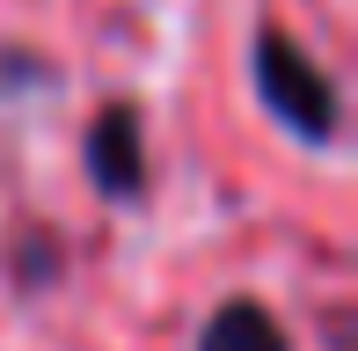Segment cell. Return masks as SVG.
<instances>
[{"instance_id": "obj_1", "label": "cell", "mask_w": 358, "mask_h": 351, "mask_svg": "<svg viewBox=\"0 0 358 351\" xmlns=\"http://www.w3.org/2000/svg\"><path fill=\"white\" fill-rule=\"evenodd\" d=\"M256 95L278 110L292 132H307V139H329L336 132V81L300 52V44H285L278 29L256 37Z\"/></svg>"}, {"instance_id": "obj_2", "label": "cell", "mask_w": 358, "mask_h": 351, "mask_svg": "<svg viewBox=\"0 0 358 351\" xmlns=\"http://www.w3.org/2000/svg\"><path fill=\"white\" fill-rule=\"evenodd\" d=\"M88 162H95V183H103L110 198H132V190H139L146 154H139V117L124 103L103 110V124H95V139H88Z\"/></svg>"}, {"instance_id": "obj_3", "label": "cell", "mask_w": 358, "mask_h": 351, "mask_svg": "<svg viewBox=\"0 0 358 351\" xmlns=\"http://www.w3.org/2000/svg\"><path fill=\"white\" fill-rule=\"evenodd\" d=\"M198 351H292V344H285V329H278L271 308H256V300H227L213 322H205Z\"/></svg>"}]
</instances>
